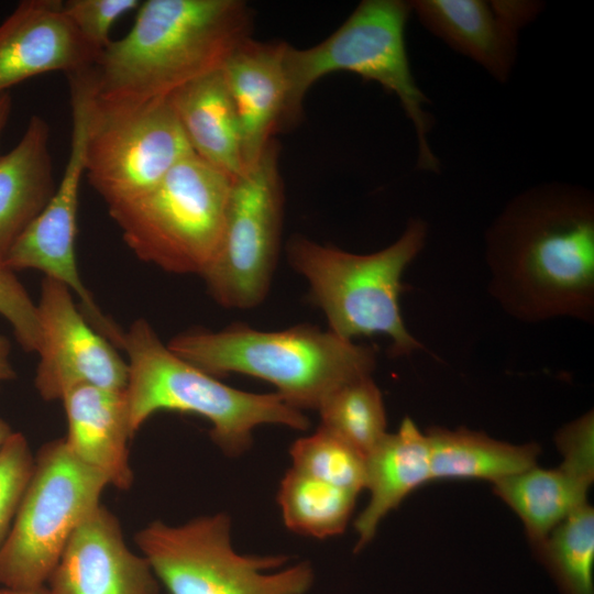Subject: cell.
Wrapping results in <instances>:
<instances>
[{
  "instance_id": "1f68e13d",
  "label": "cell",
  "mask_w": 594,
  "mask_h": 594,
  "mask_svg": "<svg viewBox=\"0 0 594 594\" xmlns=\"http://www.w3.org/2000/svg\"><path fill=\"white\" fill-rule=\"evenodd\" d=\"M10 349L9 340L0 336V386L15 377L14 369L10 362Z\"/></svg>"
},
{
  "instance_id": "5b68a950",
  "label": "cell",
  "mask_w": 594,
  "mask_h": 594,
  "mask_svg": "<svg viewBox=\"0 0 594 594\" xmlns=\"http://www.w3.org/2000/svg\"><path fill=\"white\" fill-rule=\"evenodd\" d=\"M428 226L411 218L391 245L371 254H354L295 235L286 246L290 266L309 284V297L319 307L331 332L351 340L383 334L394 356L422 348L405 326L399 307L402 276L422 251Z\"/></svg>"
},
{
  "instance_id": "7c38bea8",
  "label": "cell",
  "mask_w": 594,
  "mask_h": 594,
  "mask_svg": "<svg viewBox=\"0 0 594 594\" xmlns=\"http://www.w3.org/2000/svg\"><path fill=\"white\" fill-rule=\"evenodd\" d=\"M36 306L41 334L34 385L44 400H62L80 386L125 388L127 362L85 318L67 287L44 277Z\"/></svg>"
},
{
  "instance_id": "603a6c76",
  "label": "cell",
  "mask_w": 594,
  "mask_h": 594,
  "mask_svg": "<svg viewBox=\"0 0 594 594\" xmlns=\"http://www.w3.org/2000/svg\"><path fill=\"white\" fill-rule=\"evenodd\" d=\"M431 480H488L496 483L535 465L537 443L513 444L466 428L431 427L426 432Z\"/></svg>"
},
{
  "instance_id": "5bb4252c",
  "label": "cell",
  "mask_w": 594,
  "mask_h": 594,
  "mask_svg": "<svg viewBox=\"0 0 594 594\" xmlns=\"http://www.w3.org/2000/svg\"><path fill=\"white\" fill-rule=\"evenodd\" d=\"M420 23L454 51L505 82L512 75L520 30L540 12L537 1L415 0Z\"/></svg>"
},
{
  "instance_id": "4316f807",
  "label": "cell",
  "mask_w": 594,
  "mask_h": 594,
  "mask_svg": "<svg viewBox=\"0 0 594 594\" xmlns=\"http://www.w3.org/2000/svg\"><path fill=\"white\" fill-rule=\"evenodd\" d=\"M289 454L299 472L358 495L365 490V457L322 427L297 439Z\"/></svg>"
},
{
  "instance_id": "83f0119b",
  "label": "cell",
  "mask_w": 594,
  "mask_h": 594,
  "mask_svg": "<svg viewBox=\"0 0 594 594\" xmlns=\"http://www.w3.org/2000/svg\"><path fill=\"white\" fill-rule=\"evenodd\" d=\"M28 440L13 432L0 448V548L7 539L34 470Z\"/></svg>"
},
{
  "instance_id": "ac0fdd59",
  "label": "cell",
  "mask_w": 594,
  "mask_h": 594,
  "mask_svg": "<svg viewBox=\"0 0 594 594\" xmlns=\"http://www.w3.org/2000/svg\"><path fill=\"white\" fill-rule=\"evenodd\" d=\"M62 402L68 449L101 473L108 485L128 491L134 477L129 454L133 436L124 389L80 386L68 392Z\"/></svg>"
},
{
  "instance_id": "ba28073f",
  "label": "cell",
  "mask_w": 594,
  "mask_h": 594,
  "mask_svg": "<svg viewBox=\"0 0 594 594\" xmlns=\"http://www.w3.org/2000/svg\"><path fill=\"white\" fill-rule=\"evenodd\" d=\"M134 540L168 594H306L315 580L308 562L270 572L289 557L238 553L223 513L182 525L153 520Z\"/></svg>"
},
{
  "instance_id": "ffe728a7",
  "label": "cell",
  "mask_w": 594,
  "mask_h": 594,
  "mask_svg": "<svg viewBox=\"0 0 594 594\" xmlns=\"http://www.w3.org/2000/svg\"><path fill=\"white\" fill-rule=\"evenodd\" d=\"M365 462L370 501L354 521L356 551L374 538L381 521L410 493L432 481L426 433L409 417L396 432H387Z\"/></svg>"
},
{
  "instance_id": "4fadbf2b",
  "label": "cell",
  "mask_w": 594,
  "mask_h": 594,
  "mask_svg": "<svg viewBox=\"0 0 594 594\" xmlns=\"http://www.w3.org/2000/svg\"><path fill=\"white\" fill-rule=\"evenodd\" d=\"M86 131L72 130L68 160L51 200L16 240L4 265L12 271L36 270L58 282L76 296L89 323L110 341L121 328L98 306L81 280L76 260L79 188L85 175Z\"/></svg>"
},
{
  "instance_id": "30bf717a",
  "label": "cell",
  "mask_w": 594,
  "mask_h": 594,
  "mask_svg": "<svg viewBox=\"0 0 594 594\" xmlns=\"http://www.w3.org/2000/svg\"><path fill=\"white\" fill-rule=\"evenodd\" d=\"M279 145L233 179L218 249L200 275L222 307L249 309L268 294L276 267L284 211Z\"/></svg>"
},
{
  "instance_id": "7402d4cb",
  "label": "cell",
  "mask_w": 594,
  "mask_h": 594,
  "mask_svg": "<svg viewBox=\"0 0 594 594\" xmlns=\"http://www.w3.org/2000/svg\"><path fill=\"white\" fill-rule=\"evenodd\" d=\"M593 480L562 462L556 469L535 465L493 483V491L517 514L537 549L561 521L587 503Z\"/></svg>"
},
{
  "instance_id": "cb8c5ba5",
  "label": "cell",
  "mask_w": 594,
  "mask_h": 594,
  "mask_svg": "<svg viewBox=\"0 0 594 594\" xmlns=\"http://www.w3.org/2000/svg\"><path fill=\"white\" fill-rule=\"evenodd\" d=\"M358 494L295 469L279 484L277 502L285 526L299 535L326 539L346 528Z\"/></svg>"
},
{
  "instance_id": "2e32d148",
  "label": "cell",
  "mask_w": 594,
  "mask_h": 594,
  "mask_svg": "<svg viewBox=\"0 0 594 594\" xmlns=\"http://www.w3.org/2000/svg\"><path fill=\"white\" fill-rule=\"evenodd\" d=\"M100 53L79 34L62 0H24L0 23V95L52 72L95 66Z\"/></svg>"
},
{
  "instance_id": "7a4b0ae2",
  "label": "cell",
  "mask_w": 594,
  "mask_h": 594,
  "mask_svg": "<svg viewBox=\"0 0 594 594\" xmlns=\"http://www.w3.org/2000/svg\"><path fill=\"white\" fill-rule=\"evenodd\" d=\"M253 13L241 0H147L131 30L111 41L92 67L95 99L144 103L167 99L222 68L251 37Z\"/></svg>"
},
{
  "instance_id": "f546056e",
  "label": "cell",
  "mask_w": 594,
  "mask_h": 594,
  "mask_svg": "<svg viewBox=\"0 0 594 594\" xmlns=\"http://www.w3.org/2000/svg\"><path fill=\"white\" fill-rule=\"evenodd\" d=\"M0 315L10 323L19 344L36 352L40 344L37 306L14 271L0 262Z\"/></svg>"
},
{
  "instance_id": "52a82bcc",
  "label": "cell",
  "mask_w": 594,
  "mask_h": 594,
  "mask_svg": "<svg viewBox=\"0 0 594 594\" xmlns=\"http://www.w3.org/2000/svg\"><path fill=\"white\" fill-rule=\"evenodd\" d=\"M232 182L193 153L150 190L108 210L141 261L201 275L221 239Z\"/></svg>"
},
{
  "instance_id": "4dcf8cb0",
  "label": "cell",
  "mask_w": 594,
  "mask_h": 594,
  "mask_svg": "<svg viewBox=\"0 0 594 594\" xmlns=\"http://www.w3.org/2000/svg\"><path fill=\"white\" fill-rule=\"evenodd\" d=\"M564 463L594 476V414L590 410L564 425L554 437Z\"/></svg>"
},
{
  "instance_id": "9a60e30c",
  "label": "cell",
  "mask_w": 594,
  "mask_h": 594,
  "mask_svg": "<svg viewBox=\"0 0 594 594\" xmlns=\"http://www.w3.org/2000/svg\"><path fill=\"white\" fill-rule=\"evenodd\" d=\"M47 583L51 594H160L148 561L101 504L73 532Z\"/></svg>"
},
{
  "instance_id": "e0dca14e",
  "label": "cell",
  "mask_w": 594,
  "mask_h": 594,
  "mask_svg": "<svg viewBox=\"0 0 594 594\" xmlns=\"http://www.w3.org/2000/svg\"><path fill=\"white\" fill-rule=\"evenodd\" d=\"M285 42L243 41L221 72L239 118L246 168L274 136L288 130L289 89Z\"/></svg>"
},
{
  "instance_id": "6da1fadb",
  "label": "cell",
  "mask_w": 594,
  "mask_h": 594,
  "mask_svg": "<svg viewBox=\"0 0 594 594\" xmlns=\"http://www.w3.org/2000/svg\"><path fill=\"white\" fill-rule=\"evenodd\" d=\"M488 290L516 320L594 321V197L548 183L513 198L485 234Z\"/></svg>"
},
{
  "instance_id": "277c9868",
  "label": "cell",
  "mask_w": 594,
  "mask_h": 594,
  "mask_svg": "<svg viewBox=\"0 0 594 594\" xmlns=\"http://www.w3.org/2000/svg\"><path fill=\"white\" fill-rule=\"evenodd\" d=\"M121 349L128 356L124 394L133 437L158 411L195 414L211 424L209 435L218 448L238 457L251 448L253 430L261 425L295 430L310 426L307 416L278 394L233 388L182 359L145 319L124 331Z\"/></svg>"
},
{
  "instance_id": "836d02e7",
  "label": "cell",
  "mask_w": 594,
  "mask_h": 594,
  "mask_svg": "<svg viewBox=\"0 0 594 594\" xmlns=\"http://www.w3.org/2000/svg\"><path fill=\"white\" fill-rule=\"evenodd\" d=\"M0 594H51V592L45 586L41 588H34V590H13V588L2 587L0 588Z\"/></svg>"
},
{
  "instance_id": "d4e9b609",
  "label": "cell",
  "mask_w": 594,
  "mask_h": 594,
  "mask_svg": "<svg viewBox=\"0 0 594 594\" xmlns=\"http://www.w3.org/2000/svg\"><path fill=\"white\" fill-rule=\"evenodd\" d=\"M317 410L320 427L349 443L365 459L387 435L384 400L371 375L342 385Z\"/></svg>"
},
{
  "instance_id": "8992f818",
  "label": "cell",
  "mask_w": 594,
  "mask_h": 594,
  "mask_svg": "<svg viewBox=\"0 0 594 594\" xmlns=\"http://www.w3.org/2000/svg\"><path fill=\"white\" fill-rule=\"evenodd\" d=\"M410 13L407 1L363 0L340 28L317 45L300 50L287 44L289 128L300 120L304 98L318 79L349 72L380 84L398 98L417 138V168L439 173L440 162L428 140L433 123L426 108L430 100L415 80L406 48Z\"/></svg>"
},
{
  "instance_id": "44dd1931",
  "label": "cell",
  "mask_w": 594,
  "mask_h": 594,
  "mask_svg": "<svg viewBox=\"0 0 594 594\" xmlns=\"http://www.w3.org/2000/svg\"><path fill=\"white\" fill-rule=\"evenodd\" d=\"M167 99L196 155L232 179L246 169L239 118L221 69Z\"/></svg>"
},
{
  "instance_id": "d6a6232c",
  "label": "cell",
  "mask_w": 594,
  "mask_h": 594,
  "mask_svg": "<svg viewBox=\"0 0 594 594\" xmlns=\"http://www.w3.org/2000/svg\"><path fill=\"white\" fill-rule=\"evenodd\" d=\"M12 105V97L9 92H3L0 95V139L9 121Z\"/></svg>"
},
{
  "instance_id": "3957f363",
  "label": "cell",
  "mask_w": 594,
  "mask_h": 594,
  "mask_svg": "<svg viewBox=\"0 0 594 594\" xmlns=\"http://www.w3.org/2000/svg\"><path fill=\"white\" fill-rule=\"evenodd\" d=\"M178 356L220 377L243 374L268 382L289 406L318 409L342 385L370 376L375 351L330 330L298 324L262 331L243 323L212 331L193 329L167 342Z\"/></svg>"
},
{
  "instance_id": "9c48e42d",
  "label": "cell",
  "mask_w": 594,
  "mask_h": 594,
  "mask_svg": "<svg viewBox=\"0 0 594 594\" xmlns=\"http://www.w3.org/2000/svg\"><path fill=\"white\" fill-rule=\"evenodd\" d=\"M106 477L77 459L64 438L45 443L0 548V585L45 586L80 522L99 506Z\"/></svg>"
},
{
  "instance_id": "f1b7e54d",
  "label": "cell",
  "mask_w": 594,
  "mask_h": 594,
  "mask_svg": "<svg viewBox=\"0 0 594 594\" xmlns=\"http://www.w3.org/2000/svg\"><path fill=\"white\" fill-rule=\"evenodd\" d=\"M139 0H67L64 12L85 38L100 54L110 44L112 25L125 13L138 9Z\"/></svg>"
},
{
  "instance_id": "e575fe53",
  "label": "cell",
  "mask_w": 594,
  "mask_h": 594,
  "mask_svg": "<svg viewBox=\"0 0 594 594\" xmlns=\"http://www.w3.org/2000/svg\"><path fill=\"white\" fill-rule=\"evenodd\" d=\"M13 433L10 426L0 418V448L7 441V439Z\"/></svg>"
},
{
  "instance_id": "d6986e66",
  "label": "cell",
  "mask_w": 594,
  "mask_h": 594,
  "mask_svg": "<svg viewBox=\"0 0 594 594\" xmlns=\"http://www.w3.org/2000/svg\"><path fill=\"white\" fill-rule=\"evenodd\" d=\"M50 127L32 116L18 144L0 154V262L47 206L56 189Z\"/></svg>"
},
{
  "instance_id": "8fae6325",
  "label": "cell",
  "mask_w": 594,
  "mask_h": 594,
  "mask_svg": "<svg viewBox=\"0 0 594 594\" xmlns=\"http://www.w3.org/2000/svg\"><path fill=\"white\" fill-rule=\"evenodd\" d=\"M194 151L168 99L91 103L85 175L108 207L143 195Z\"/></svg>"
},
{
  "instance_id": "484cf974",
  "label": "cell",
  "mask_w": 594,
  "mask_h": 594,
  "mask_svg": "<svg viewBox=\"0 0 594 594\" xmlns=\"http://www.w3.org/2000/svg\"><path fill=\"white\" fill-rule=\"evenodd\" d=\"M563 594H594V510L586 503L535 549Z\"/></svg>"
}]
</instances>
